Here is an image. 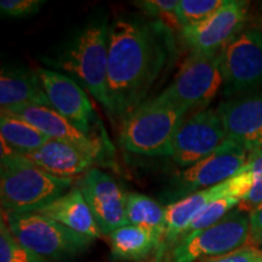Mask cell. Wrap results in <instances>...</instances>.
<instances>
[{
    "label": "cell",
    "mask_w": 262,
    "mask_h": 262,
    "mask_svg": "<svg viewBox=\"0 0 262 262\" xmlns=\"http://www.w3.org/2000/svg\"><path fill=\"white\" fill-rule=\"evenodd\" d=\"M45 4L42 0H2L0 11L5 17H27L35 15Z\"/></svg>",
    "instance_id": "83f0119b"
},
{
    "label": "cell",
    "mask_w": 262,
    "mask_h": 262,
    "mask_svg": "<svg viewBox=\"0 0 262 262\" xmlns=\"http://www.w3.org/2000/svg\"><path fill=\"white\" fill-rule=\"evenodd\" d=\"M186 111L160 93L136 108L122 126L120 141L127 152L140 156H171Z\"/></svg>",
    "instance_id": "277c9868"
},
{
    "label": "cell",
    "mask_w": 262,
    "mask_h": 262,
    "mask_svg": "<svg viewBox=\"0 0 262 262\" xmlns=\"http://www.w3.org/2000/svg\"><path fill=\"white\" fill-rule=\"evenodd\" d=\"M253 186L254 173L248 165H244L234 176L226 180L225 182L219 183L214 187L192 193L169 204L165 208V233H164L162 247L157 253V257H162L164 251L168 250L169 248H175L182 234L185 233L186 228L206 205L221 198H237L242 201L251 191Z\"/></svg>",
    "instance_id": "ba28073f"
},
{
    "label": "cell",
    "mask_w": 262,
    "mask_h": 262,
    "mask_svg": "<svg viewBox=\"0 0 262 262\" xmlns=\"http://www.w3.org/2000/svg\"><path fill=\"white\" fill-rule=\"evenodd\" d=\"M2 216L15 238L26 249L47 262L74 258L91 241L38 212H10Z\"/></svg>",
    "instance_id": "5b68a950"
},
{
    "label": "cell",
    "mask_w": 262,
    "mask_h": 262,
    "mask_svg": "<svg viewBox=\"0 0 262 262\" xmlns=\"http://www.w3.org/2000/svg\"><path fill=\"white\" fill-rule=\"evenodd\" d=\"M8 113L26 120L41 131L49 139L62 141L73 145L96 160L102 156V142L94 135H86L74 124L66 119L50 107L45 106H21L10 110H3Z\"/></svg>",
    "instance_id": "9a60e30c"
},
{
    "label": "cell",
    "mask_w": 262,
    "mask_h": 262,
    "mask_svg": "<svg viewBox=\"0 0 262 262\" xmlns=\"http://www.w3.org/2000/svg\"><path fill=\"white\" fill-rule=\"evenodd\" d=\"M108 28L106 18L90 22L55 57H45L50 70L64 72L80 83L110 112L107 89Z\"/></svg>",
    "instance_id": "3957f363"
},
{
    "label": "cell",
    "mask_w": 262,
    "mask_h": 262,
    "mask_svg": "<svg viewBox=\"0 0 262 262\" xmlns=\"http://www.w3.org/2000/svg\"><path fill=\"white\" fill-rule=\"evenodd\" d=\"M175 52L171 29L159 21L118 18L108 28L110 117L124 122L143 102Z\"/></svg>",
    "instance_id": "6da1fadb"
},
{
    "label": "cell",
    "mask_w": 262,
    "mask_h": 262,
    "mask_svg": "<svg viewBox=\"0 0 262 262\" xmlns=\"http://www.w3.org/2000/svg\"><path fill=\"white\" fill-rule=\"evenodd\" d=\"M39 79L51 108L63 116L86 135L91 133L94 110L83 86L73 78L48 67L38 68Z\"/></svg>",
    "instance_id": "5bb4252c"
},
{
    "label": "cell",
    "mask_w": 262,
    "mask_h": 262,
    "mask_svg": "<svg viewBox=\"0 0 262 262\" xmlns=\"http://www.w3.org/2000/svg\"><path fill=\"white\" fill-rule=\"evenodd\" d=\"M248 158L249 152L244 147L226 140L212 155L183 170L173 179L172 195L182 199L225 182L243 168Z\"/></svg>",
    "instance_id": "8fae6325"
},
{
    "label": "cell",
    "mask_w": 262,
    "mask_h": 262,
    "mask_svg": "<svg viewBox=\"0 0 262 262\" xmlns=\"http://www.w3.org/2000/svg\"><path fill=\"white\" fill-rule=\"evenodd\" d=\"M250 219V238L253 247H262V204L249 214Z\"/></svg>",
    "instance_id": "f546056e"
},
{
    "label": "cell",
    "mask_w": 262,
    "mask_h": 262,
    "mask_svg": "<svg viewBox=\"0 0 262 262\" xmlns=\"http://www.w3.org/2000/svg\"><path fill=\"white\" fill-rule=\"evenodd\" d=\"M247 165L254 173V186L248 195L239 203L238 209L250 214L262 204V149L249 153Z\"/></svg>",
    "instance_id": "484cf974"
},
{
    "label": "cell",
    "mask_w": 262,
    "mask_h": 262,
    "mask_svg": "<svg viewBox=\"0 0 262 262\" xmlns=\"http://www.w3.org/2000/svg\"><path fill=\"white\" fill-rule=\"evenodd\" d=\"M204 262H262V249L257 247H243L232 253L211 257Z\"/></svg>",
    "instance_id": "f1b7e54d"
},
{
    "label": "cell",
    "mask_w": 262,
    "mask_h": 262,
    "mask_svg": "<svg viewBox=\"0 0 262 262\" xmlns=\"http://www.w3.org/2000/svg\"><path fill=\"white\" fill-rule=\"evenodd\" d=\"M0 106L10 110L21 106L50 107L37 72L3 66L0 73Z\"/></svg>",
    "instance_id": "ac0fdd59"
},
{
    "label": "cell",
    "mask_w": 262,
    "mask_h": 262,
    "mask_svg": "<svg viewBox=\"0 0 262 262\" xmlns=\"http://www.w3.org/2000/svg\"><path fill=\"white\" fill-rule=\"evenodd\" d=\"M227 140L217 110L196 111L180 126L172 143L171 158L182 168H189L215 152Z\"/></svg>",
    "instance_id": "30bf717a"
},
{
    "label": "cell",
    "mask_w": 262,
    "mask_h": 262,
    "mask_svg": "<svg viewBox=\"0 0 262 262\" xmlns=\"http://www.w3.org/2000/svg\"><path fill=\"white\" fill-rule=\"evenodd\" d=\"M126 219L129 225L137 226L152 235L156 243V251L158 253L166 227L165 208L145 194L127 193Z\"/></svg>",
    "instance_id": "ffe728a7"
},
{
    "label": "cell",
    "mask_w": 262,
    "mask_h": 262,
    "mask_svg": "<svg viewBox=\"0 0 262 262\" xmlns=\"http://www.w3.org/2000/svg\"><path fill=\"white\" fill-rule=\"evenodd\" d=\"M248 3L225 0L224 5L201 24L181 31L183 40L192 51L216 54L239 33L247 18Z\"/></svg>",
    "instance_id": "4fadbf2b"
},
{
    "label": "cell",
    "mask_w": 262,
    "mask_h": 262,
    "mask_svg": "<svg viewBox=\"0 0 262 262\" xmlns=\"http://www.w3.org/2000/svg\"><path fill=\"white\" fill-rule=\"evenodd\" d=\"M220 52L192 51L162 94L186 112L206 110L222 89Z\"/></svg>",
    "instance_id": "52a82bcc"
},
{
    "label": "cell",
    "mask_w": 262,
    "mask_h": 262,
    "mask_svg": "<svg viewBox=\"0 0 262 262\" xmlns=\"http://www.w3.org/2000/svg\"><path fill=\"white\" fill-rule=\"evenodd\" d=\"M22 156L44 171L64 179L89 171L95 163L93 157L78 147L51 139L41 148Z\"/></svg>",
    "instance_id": "e0dca14e"
},
{
    "label": "cell",
    "mask_w": 262,
    "mask_h": 262,
    "mask_svg": "<svg viewBox=\"0 0 262 262\" xmlns=\"http://www.w3.org/2000/svg\"><path fill=\"white\" fill-rule=\"evenodd\" d=\"M227 140L249 153L262 149V94L232 98L217 107Z\"/></svg>",
    "instance_id": "2e32d148"
},
{
    "label": "cell",
    "mask_w": 262,
    "mask_h": 262,
    "mask_svg": "<svg viewBox=\"0 0 262 262\" xmlns=\"http://www.w3.org/2000/svg\"><path fill=\"white\" fill-rule=\"evenodd\" d=\"M136 4L147 14L157 18V21L162 22L166 27L182 31L180 24L178 5L179 0H145V2H137Z\"/></svg>",
    "instance_id": "4316f807"
},
{
    "label": "cell",
    "mask_w": 262,
    "mask_h": 262,
    "mask_svg": "<svg viewBox=\"0 0 262 262\" xmlns=\"http://www.w3.org/2000/svg\"><path fill=\"white\" fill-rule=\"evenodd\" d=\"M0 262H47L26 249L12 232L2 216L0 220Z\"/></svg>",
    "instance_id": "d4e9b609"
},
{
    "label": "cell",
    "mask_w": 262,
    "mask_h": 262,
    "mask_svg": "<svg viewBox=\"0 0 262 262\" xmlns=\"http://www.w3.org/2000/svg\"><path fill=\"white\" fill-rule=\"evenodd\" d=\"M222 95L239 98L262 91V33L239 32L220 52Z\"/></svg>",
    "instance_id": "8992f818"
},
{
    "label": "cell",
    "mask_w": 262,
    "mask_h": 262,
    "mask_svg": "<svg viewBox=\"0 0 262 262\" xmlns=\"http://www.w3.org/2000/svg\"><path fill=\"white\" fill-rule=\"evenodd\" d=\"M72 179L41 170L2 140L0 202L4 211L37 212L64 194Z\"/></svg>",
    "instance_id": "7a4b0ae2"
},
{
    "label": "cell",
    "mask_w": 262,
    "mask_h": 262,
    "mask_svg": "<svg viewBox=\"0 0 262 262\" xmlns=\"http://www.w3.org/2000/svg\"><path fill=\"white\" fill-rule=\"evenodd\" d=\"M249 238V214L233 209L217 224L183 237L172 249V262H196L221 256L245 247Z\"/></svg>",
    "instance_id": "9c48e42d"
},
{
    "label": "cell",
    "mask_w": 262,
    "mask_h": 262,
    "mask_svg": "<svg viewBox=\"0 0 262 262\" xmlns=\"http://www.w3.org/2000/svg\"><path fill=\"white\" fill-rule=\"evenodd\" d=\"M37 212L63 225L75 233L89 238L90 241L100 238L102 234L89 205L80 189L77 187L72 188Z\"/></svg>",
    "instance_id": "d6986e66"
},
{
    "label": "cell",
    "mask_w": 262,
    "mask_h": 262,
    "mask_svg": "<svg viewBox=\"0 0 262 262\" xmlns=\"http://www.w3.org/2000/svg\"><path fill=\"white\" fill-rule=\"evenodd\" d=\"M241 201L237 198H221L217 201L211 202L210 204L205 206L203 210L199 212L198 215L193 219V221L189 224V226L186 228L185 233L182 234V237L193 233V232L201 231V229L208 228L210 226L217 224L221 219H224L229 211L233 210V208L239 205ZM180 239V241H181ZM179 241V242H180Z\"/></svg>",
    "instance_id": "603a6c76"
},
{
    "label": "cell",
    "mask_w": 262,
    "mask_h": 262,
    "mask_svg": "<svg viewBox=\"0 0 262 262\" xmlns=\"http://www.w3.org/2000/svg\"><path fill=\"white\" fill-rule=\"evenodd\" d=\"M0 134L2 140L19 155L38 150L50 140L32 124L8 113L0 116Z\"/></svg>",
    "instance_id": "44dd1931"
},
{
    "label": "cell",
    "mask_w": 262,
    "mask_h": 262,
    "mask_svg": "<svg viewBox=\"0 0 262 262\" xmlns=\"http://www.w3.org/2000/svg\"><path fill=\"white\" fill-rule=\"evenodd\" d=\"M224 3L225 0H179L178 14L182 29L210 17Z\"/></svg>",
    "instance_id": "cb8c5ba5"
},
{
    "label": "cell",
    "mask_w": 262,
    "mask_h": 262,
    "mask_svg": "<svg viewBox=\"0 0 262 262\" xmlns=\"http://www.w3.org/2000/svg\"><path fill=\"white\" fill-rule=\"evenodd\" d=\"M102 234L129 225L126 219V194L102 170L93 168L84 173L79 187Z\"/></svg>",
    "instance_id": "7c38bea8"
},
{
    "label": "cell",
    "mask_w": 262,
    "mask_h": 262,
    "mask_svg": "<svg viewBox=\"0 0 262 262\" xmlns=\"http://www.w3.org/2000/svg\"><path fill=\"white\" fill-rule=\"evenodd\" d=\"M112 254L123 260L137 261L148 256L156 250L152 235L145 229L134 225H125L110 234Z\"/></svg>",
    "instance_id": "7402d4cb"
}]
</instances>
